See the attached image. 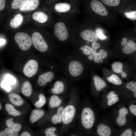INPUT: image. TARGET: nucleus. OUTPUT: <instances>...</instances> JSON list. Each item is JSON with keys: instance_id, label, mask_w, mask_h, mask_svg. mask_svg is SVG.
<instances>
[{"instance_id": "49", "label": "nucleus", "mask_w": 136, "mask_h": 136, "mask_svg": "<svg viewBox=\"0 0 136 136\" xmlns=\"http://www.w3.org/2000/svg\"><path fill=\"white\" fill-rule=\"evenodd\" d=\"M121 74V77L123 78H125L127 77V75L125 72L123 71Z\"/></svg>"}, {"instance_id": "22", "label": "nucleus", "mask_w": 136, "mask_h": 136, "mask_svg": "<svg viewBox=\"0 0 136 136\" xmlns=\"http://www.w3.org/2000/svg\"><path fill=\"white\" fill-rule=\"evenodd\" d=\"M70 5L66 3H58L55 6V10L59 13H63L69 11L71 8Z\"/></svg>"}, {"instance_id": "45", "label": "nucleus", "mask_w": 136, "mask_h": 136, "mask_svg": "<svg viewBox=\"0 0 136 136\" xmlns=\"http://www.w3.org/2000/svg\"><path fill=\"white\" fill-rule=\"evenodd\" d=\"M92 46L93 49L96 50L99 48L100 47V44L96 42H93L92 44Z\"/></svg>"}, {"instance_id": "37", "label": "nucleus", "mask_w": 136, "mask_h": 136, "mask_svg": "<svg viewBox=\"0 0 136 136\" xmlns=\"http://www.w3.org/2000/svg\"><path fill=\"white\" fill-rule=\"evenodd\" d=\"M124 14L127 18L132 20H136V11L125 12Z\"/></svg>"}, {"instance_id": "48", "label": "nucleus", "mask_w": 136, "mask_h": 136, "mask_svg": "<svg viewBox=\"0 0 136 136\" xmlns=\"http://www.w3.org/2000/svg\"><path fill=\"white\" fill-rule=\"evenodd\" d=\"M0 46L3 45H4L5 43V40L3 39H0Z\"/></svg>"}, {"instance_id": "51", "label": "nucleus", "mask_w": 136, "mask_h": 136, "mask_svg": "<svg viewBox=\"0 0 136 136\" xmlns=\"http://www.w3.org/2000/svg\"><path fill=\"white\" fill-rule=\"evenodd\" d=\"M133 135L134 136H136V130L134 132Z\"/></svg>"}, {"instance_id": "31", "label": "nucleus", "mask_w": 136, "mask_h": 136, "mask_svg": "<svg viewBox=\"0 0 136 136\" xmlns=\"http://www.w3.org/2000/svg\"><path fill=\"white\" fill-rule=\"evenodd\" d=\"M107 80L109 82L116 85H121L122 82L117 75L113 74L110 77H107Z\"/></svg>"}, {"instance_id": "40", "label": "nucleus", "mask_w": 136, "mask_h": 136, "mask_svg": "<svg viewBox=\"0 0 136 136\" xmlns=\"http://www.w3.org/2000/svg\"><path fill=\"white\" fill-rule=\"evenodd\" d=\"M55 127H52L47 129L45 131L46 136H56L54 133L55 131L56 130Z\"/></svg>"}, {"instance_id": "24", "label": "nucleus", "mask_w": 136, "mask_h": 136, "mask_svg": "<svg viewBox=\"0 0 136 136\" xmlns=\"http://www.w3.org/2000/svg\"><path fill=\"white\" fill-rule=\"evenodd\" d=\"M64 89V85L63 83L57 81L55 83L54 87L51 90L52 92L55 94H58L62 93Z\"/></svg>"}, {"instance_id": "12", "label": "nucleus", "mask_w": 136, "mask_h": 136, "mask_svg": "<svg viewBox=\"0 0 136 136\" xmlns=\"http://www.w3.org/2000/svg\"><path fill=\"white\" fill-rule=\"evenodd\" d=\"M129 113L128 110L125 107H122L119 110V115L116 119V122L119 126H123L126 123V116Z\"/></svg>"}, {"instance_id": "39", "label": "nucleus", "mask_w": 136, "mask_h": 136, "mask_svg": "<svg viewBox=\"0 0 136 136\" xmlns=\"http://www.w3.org/2000/svg\"><path fill=\"white\" fill-rule=\"evenodd\" d=\"M97 36L100 39L105 40L107 37L104 34L103 30L99 28H97L95 30Z\"/></svg>"}, {"instance_id": "28", "label": "nucleus", "mask_w": 136, "mask_h": 136, "mask_svg": "<svg viewBox=\"0 0 136 136\" xmlns=\"http://www.w3.org/2000/svg\"><path fill=\"white\" fill-rule=\"evenodd\" d=\"M5 109L8 112L9 114L14 116L20 115L21 112L16 110L12 105L7 104H6L5 107Z\"/></svg>"}, {"instance_id": "15", "label": "nucleus", "mask_w": 136, "mask_h": 136, "mask_svg": "<svg viewBox=\"0 0 136 136\" xmlns=\"http://www.w3.org/2000/svg\"><path fill=\"white\" fill-rule=\"evenodd\" d=\"M107 55V52L103 49L100 50L98 52L92 54L94 61L97 63L102 62L103 59L106 58Z\"/></svg>"}, {"instance_id": "29", "label": "nucleus", "mask_w": 136, "mask_h": 136, "mask_svg": "<svg viewBox=\"0 0 136 136\" xmlns=\"http://www.w3.org/2000/svg\"><path fill=\"white\" fill-rule=\"evenodd\" d=\"M82 53L85 55H89L97 53L96 50L92 47L85 45L81 48Z\"/></svg>"}, {"instance_id": "16", "label": "nucleus", "mask_w": 136, "mask_h": 136, "mask_svg": "<svg viewBox=\"0 0 136 136\" xmlns=\"http://www.w3.org/2000/svg\"><path fill=\"white\" fill-rule=\"evenodd\" d=\"M32 17L35 20L42 23L45 22L48 19L47 15L45 13L40 11L36 12L33 13Z\"/></svg>"}, {"instance_id": "27", "label": "nucleus", "mask_w": 136, "mask_h": 136, "mask_svg": "<svg viewBox=\"0 0 136 136\" xmlns=\"http://www.w3.org/2000/svg\"><path fill=\"white\" fill-rule=\"evenodd\" d=\"M62 103L61 100L57 95H53L51 97L49 102V105L52 108L59 106Z\"/></svg>"}, {"instance_id": "26", "label": "nucleus", "mask_w": 136, "mask_h": 136, "mask_svg": "<svg viewBox=\"0 0 136 136\" xmlns=\"http://www.w3.org/2000/svg\"><path fill=\"white\" fill-rule=\"evenodd\" d=\"M13 120V119L12 118L7 119L6 122V125L8 127L11 128L17 132L19 131L21 128V125L19 124L14 123Z\"/></svg>"}, {"instance_id": "33", "label": "nucleus", "mask_w": 136, "mask_h": 136, "mask_svg": "<svg viewBox=\"0 0 136 136\" xmlns=\"http://www.w3.org/2000/svg\"><path fill=\"white\" fill-rule=\"evenodd\" d=\"M39 100L34 105L37 108H39L42 107L46 103V98L42 94L39 95Z\"/></svg>"}, {"instance_id": "1", "label": "nucleus", "mask_w": 136, "mask_h": 136, "mask_svg": "<svg viewBox=\"0 0 136 136\" xmlns=\"http://www.w3.org/2000/svg\"><path fill=\"white\" fill-rule=\"evenodd\" d=\"M81 120L83 127L89 129L93 126L95 121V116L93 110L89 107H86L82 111Z\"/></svg>"}, {"instance_id": "30", "label": "nucleus", "mask_w": 136, "mask_h": 136, "mask_svg": "<svg viewBox=\"0 0 136 136\" xmlns=\"http://www.w3.org/2000/svg\"><path fill=\"white\" fill-rule=\"evenodd\" d=\"M19 134L17 132L12 129L7 128L4 130L2 131L0 133V136H18Z\"/></svg>"}, {"instance_id": "44", "label": "nucleus", "mask_w": 136, "mask_h": 136, "mask_svg": "<svg viewBox=\"0 0 136 136\" xmlns=\"http://www.w3.org/2000/svg\"><path fill=\"white\" fill-rule=\"evenodd\" d=\"M6 5L5 0H0V11H1L5 8Z\"/></svg>"}, {"instance_id": "8", "label": "nucleus", "mask_w": 136, "mask_h": 136, "mask_svg": "<svg viewBox=\"0 0 136 136\" xmlns=\"http://www.w3.org/2000/svg\"><path fill=\"white\" fill-rule=\"evenodd\" d=\"M90 4L91 9L96 13L103 16L107 15L108 11L100 1L97 0H93L91 2Z\"/></svg>"}, {"instance_id": "52", "label": "nucleus", "mask_w": 136, "mask_h": 136, "mask_svg": "<svg viewBox=\"0 0 136 136\" xmlns=\"http://www.w3.org/2000/svg\"><path fill=\"white\" fill-rule=\"evenodd\" d=\"M0 110H1V104H0Z\"/></svg>"}, {"instance_id": "34", "label": "nucleus", "mask_w": 136, "mask_h": 136, "mask_svg": "<svg viewBox=\"0 0 136 136\" xmlns=\"http://www.w3.org/2000/svg\"><path fill=\"white\" fill-rule=\"evenodd\" d=\"M26 0H13L11 4V7L14 9L20 8L23 5Z\"/></svg>"}, {"instance_id": "43", "label": "nucleus", "mask_w": 136, "mask_h": 136, "mask_svg": "<svg viewBox=\"0 0 136 136\" xmlns=\"http://www.w3.org/2000/svg\"><path fill=\"white\" fill-rule=\"evenodd\" d=\"M1 86L7 91H9L11 89L9 84L5 80L1 83Z\"/></svg>"}, {"instance_id": "4", "label": "nucleus", "mask_w": 136, "mask_h": 136, "mask_svg": "<svg viewBox=\"0 0 136 136\" xmlns=\"http://www.w3.org/2000/svg\"><path fill=\"white\" fill-rule=\"evenodd\" d=\"M54 30L55 36L60 40L64 41L68 38V31L64 23L60 22L56 23L54 25Z\"/></svg>"}, {"instance_id": "10", "label": "nucleus", "mask_w": 136, "mask_h": 136, "mask_svg": "<svg viewBox=\"0 0 136 136\" xmlns=\"http://www.w3.org/2000/svg\"><path fill=\"white\" fill-rule=\"evenodd\" d=\"M81 37L84 40L88 42H96L97 41V36L93 30L86 29L82 31L80 34Z\"/></svg>"}, {"instance_id": "46", "label": "nucleus", "mask_w": 136, "mask_h": 136, "mask_svg": "<svg viewBox=\"0 0 136 136\" xmlns=\"http://www.w3.org/2000/svg\"><path fill=\"white\" fill-rule=\"evenodd\" d=\"M122 40V41L121 42V45L122 46L124 47L127 42V39L126 38L124 37L123 38Z\"/></svg>"}, {"instance_id": "14", "label": "nucleus", "mask_w": 136, "mask_h": 136, "mask_svg": "<svg viewBox=\"0 0 136 136\" xmlns=\"http://www.w3.org/2000/svg\"><path fill=\"white\" fill-rule=\"evenodd\" d=\"M136 50V43L131 40L127 41L125 46L122 49L123 52L127 54L132 53Z\"/></svg>"}, {"instance_id": "25", "label": "nucleus", "mask_w": 136, "mask_h": 136, "mask_svg": "<svg viewBox=\"0 0 136 136\" xmlns=\"http://www.w3.org/2000/svg\"><path fill=\"white\" fill-rule=\"evenodd\" d=\"M63 109L62 107H59L58 109L57 114L52 117L51 121L54 124L60 123L62 121V114Z\"/></svg>"}, {"instance_id": "41", "label": "nucleus", "mask_w": 136, "mask_h": 136, "mask_svg": "<svg viewBox=\"0 0 136 136\" xmlns=\"http://www.w3.org/2000/svg\"><path fill=\"white\" fill-rule=\"evenodd\" d=\"M133 129L131 128H128L125 129L120 134L121 136H132L133 135Z\"/></svg>"}, {"instance_id": "17", "label": "nucleus", "mask_w": 136, "mask_h": 136, "mask_svg": "<svg viewBox=\"0 0 136 136\" xmlns=\"http://www.w3.org/2000/svg\"><path fill=\"white\" fill-rule=\"evenodd\" d=\"M44 114L43 110H33L30 117V121L33 123L41 118Z\"/></svg>"}, {"instance_id": "38", "label": "nucleus", "mask_w": 136, "mask_h": 136, "mask_svg": "<svg viewBox=\"0 0 136 136\" xmlns=\"http://www.w3.org/2000/svg\"><path fill=\"white\" fill-rule=\"evenodd\" d=\"M9 85L15 84L16 82L15 79L13 76L9 75H7L5 77V80Z\"/></svg>"}, {"instance_id": "50", "label": "nucleus", "mask_w": 136, "mask_h": 136, "mask_svg": "<svg viewBox=\"0 0 136 136\" xmlns=\"http://www.w3.org/2000/svg\"><path fill=\"white\" fill-rule=\"evenodd\" d=\"M88 59L90 60H92L93 59V57L92 54L89 55L88 57Z\"/></svg>"}, {"instance_id": "20", "label": "nucleus", "mask_w": 136, "mask_h": 136, "mask_svg": "<svg viewBox=\"0 0 136 136\" xmlns=\"http://www.w3.org/2000/svg\"><path fill=\"white\" fill-rule=\"evenodd\" d=\"M23 20V16L20 14H17L15 16L14 18L11 20L10 26L12 28H17L21 24Z\"/></svg>"}, {"instance_id": "18", "label": "nucleus", "mask_w": 136, "mask_h": 136, "mask_svg": "<svg viewBox=\"0 0 136 136\" xmlns=\"http://www.w3.org/2000/svg\"><path fill=\"white\" fill-rule=\"evenodd\" d=\"M8 97L10 101L15 105L20 106L23 103V100L21 97L17 94L10 93Z\"/></svg>"}, {"instance_id": "6", "label": "nucleus", "mask_w": 136, "mask_h": 136, "mask_svg": "<svg viewBox=\"0 0 136 136\" xmlns=\"http://www.w3.org/2000/svg\"><path fill=\"white\" fill-rule=\"evenodd\" d=\"M38 64L35 60L31 59L28 61L25 64L23 69L24 74L26 77L30 78L37 72Z\"/></svg>"}, {"instance_id": "35", "label": "nucleus", "mask_w": 136, "mask_h": 136, "mask_svg": "<svg viewBox=\"0 0 136 136\" xmlns=\"http://www.w3.org/2000/svg\"><path fill=\"white\" fill-rule=\"evenodd\" d=\"M126 87L133 93V96L136 99V82L131 81L128 82L126 84Z\"/></svg>"}, {"instance_id": "21", "label": "nucleus", "mask_w": 136, "mask_h": 136, "mask_svg": "<svg viewBox=\"0 0 136 136\" xmlns=\"http://www.w3.org/2000/svg\"><path fill=\"white\" fill-rule=\"evenodd\" d=\"M21 90L22 94L24 95L29 96L32 93V88L30 83L28 81H26L22 85Z\"/></svg>"}, {"instance_id": "36", "label": "nucleus", "mask_w": 136, "mask_h": 136, "mask_svg": "<svg viewBox=\"0 0 136 136\" xmlns=\"http://www.w3.org/2000/svg\"><path fill=\"white\" fill-rule=\"evenodd\" d=\"M105 5L111 7H116L118 6L120 2V0H101Z\"/></svg>"}, {"instance_id": "7", "label": "nucleus", "mask_w": 136, "mask_h": 136, "mask_svg": "<svg viewBox=\"0 0 136 136\" xmlns=\"http://www.w3.org/2000/svg\"><path fill=\"white\" fill-rule=\"evenodd\" d=\"M83 67L82 64L79 61H73L70 63L69 71L70 74L74 77L79 76L82 73Z\"/></svg>"}, {"instance_id": "42", "label": "nucleus", "mask_w": 136, "mask_h": 136, "mask_svg": "<svg viewBox=\"0 0 136 136\" xmlns=\"http://www.w3.org/2000/svg\"><path fill=\"white\" fill-rule=\"evenodd\" d=\"M129 110L132 114L136 117V104L130 105L129 107Z\"/></svg>"}, {"instance_id": "47", "label": "nucleus", "mask_w": 136, "mask_h": 136, "mask_svg": "<svg viewBox=\"0 0 136 136\" xmlns=\"http://www.w3.org/2000/svg\"><path fill=\"white\" fill-rule=\"evenodd\" d=\"M20 136H30L31 134L25 131L22 133L20 135Z\"/></svg>"}, {"instance_id": "23", "label": "nucleus", "mask_w": 136, "mask_h": 136, "mask_svg": "<svg viewBox=\"0 0 136 136\" xmlns=\"http://www.w3.org/2000/svg\"><path fill=\"white\" fill-rule=\"evenodd\" d=\"M108 99L107 104L108 106H111L117 103L119 100L117 95L115 94V92L111 91L107 96Z\"/></svg>"}, {"instance_id": "13", "label": "nucleus", "mask_w": 136, "mask_h": 136, "mask_svg": "<svg viewBox=\"0 0 136 136\" xmlns=\"http://www.w3.org/2000/svg\"><path fill=\"white\" fill-rule=\"evenodd\" d=\"M96 132L100 136H110L112 133V131L110 127L102 123L98 125Z\"/></svg>"}, {"instance_id": "2", "label": "nucleus", "mask_w": 136, "mask_h": 136, "mask_svg": "<svg viewBox=\"0 0 136 136\" xmlns=\"http://www.w3.org/2000/svg\"><path fill=\"white\" fill-rule=\"evenodd\" d=\"M14 39L19 48L23 51L28 50L32 44L30 37L24 32H19L17 33L15 36Z\"/></svg>"}, {"instance_id": "19", "label": "nucleus", "mask_w": 136, "mask_h": 136, "mask_svg": "<svg viewBox=\"0 0 136 136\" xmlns=\"http://www.w3.org/2000/svg\"><path fill=\"white\" fill-rule=\"evenodd\" d=\"M93 80L96 89L97 91H100L106 86L105 82L97 76H94L93 78Z\"/></svg>"}, {"instance_id": "32", "label": "nucleus", "mask_w": 136, "mask_h": 136, "mask_svg": "<svg viewBox=\"0 0 136 136\" xmlns=\"http://www.w3.org/2000/svg\"><path fill=\"white\" fill-rule=\"evenodd\" d=\"M113 71L115 73L121 74L123 71V64L119 62H116L113 63L112 65Z\"/></svg>"}, {"instance_id": "5", "label": "nucleus", "mask_w": 136, "mask_h": 136, "mask_svg": "<svg viewBox=\"0 0 136 136\" xmlns=\"http://www.w3.org/2000/svg\"><path fill=\"white\" fill-rule=\"evenodd\" d=\"M76 109L72 105H69L63 109L62 114V121L64 124L71 123L73 120L76 113Z\"/></svg>"}, {"instance_id": "3", "label": "nucleus", "mask_w": 136, "mask_h": 136, "mask_svg": "<svg viewBox=\"0 0 136 136\" xmlns=\"http://www.w3.org/2000/svg\"><path fill=\"white\" fill-rule=\"evenodd\" d=\"M31 40L33 45L37 50L41 52H45L47 50L48 45L39 32H34L32 35Z\"/></svg>"}, {"instance_id": "9", "label": "nucleus", "mask_w": 136, "mask_h": 136, "mask_svg": "<svg viewBox=\"0 0 136 136\" xmlns=\"http://www.w3.org/2000/svg\"><path fill=\"white\" fill-rule=\"evenodd\" d=\"M54 74L53 72L49 71L40 75L38 77L37 83L40 86L46 85L48 82H50L53 79Z\"/></svg>"}, {"instance_id": "11", "label": "nucleus", "mask_w": 136, "mask_h": 136, "mask_svg": "<svg viewBox=\"0 0 136 136\" xmlns=\"http://www.w3.org/2000/svg\"><path fill=\"white\" fill-rule=\"evenodd\" d=\"M39 4V0H26L19 10L22 11L34 10L38 7Z\"/></svg>"}]
</instances>
